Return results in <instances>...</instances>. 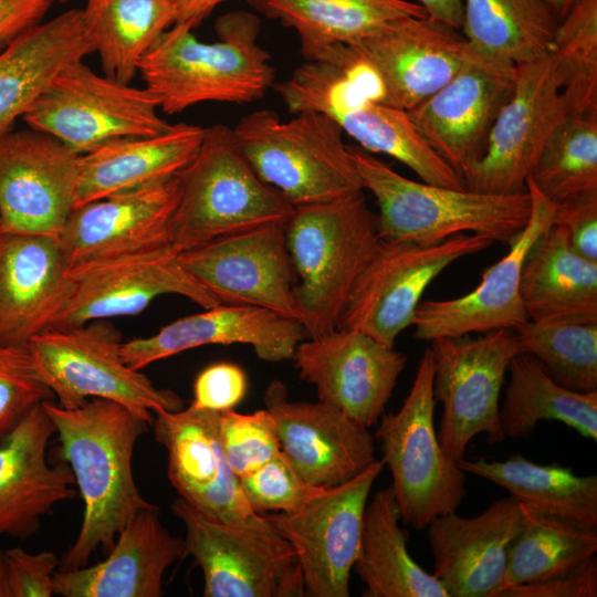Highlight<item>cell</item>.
Segmentation results:
<instances>
[{
	"label": "cell",
	"mask_w": 597,
	"mask_h": 597,
	"mask_svg": "<svg viewBox=\"0 0 597 597\" xmlns=\"http://www.w3.org/2000/svg\"><path fill=\"white\" fill-rule=\"evenodd\" d=\"M42 406L54 423L84 504L78 535L60 567L71 570L86 566L98 549L108 553L137 513L157 506L142 495L133 474L134 448L149 423L101 398L72 409L52 400Z\"/></svg>",
	"instance_id": "1"
},
{
	"label": "cell",
	"mask_w": 597,
	"mask_h": 597,
	"mask_svg": "<svg viewBox=\"0 0 597 597\" xmlns=\"http://www.w3.org/2000/svg\"><path fill=\"white\" fill-rule=\"evenodd\" d=\"M190 23H175L142 57L145 87L168 115L205 102L245 104L264 96L275 71L258 43L260 19L232 11L214 24L217 41H199Z\"/></svg>",
	"instance_id": "2"
},
{
	"label": "cell",
	"mask_w": 597,
	"mask_h": 597,
	"mask_svg": "<svg viewBox=\"0 0 597 597\" xmlns=\"http://www.w3.org/2000/svg\"><path fill=\"white\" fill-rule=\"evenodd\" d=\"M296 275L297 320L307 337L338 327L352 289L379 241L364 190L293 207L284 226Z\"/></svg>",
	"instance_id": "3"
},
{
	"label": "cell",
	"mask_w": 597,
	"mask_h": 597,
	"mask_svg": "<svg viewBox=\"0 0 597 597\" xmlns=\"http://www.w3.org/2000/svg\"><path fill=\"white\" fill-rule=\"evenodd\" d=\"M348 150L363 189L376 199L383 240L436 244L469 232L509 243L530 219L527 190L502 195L418 182L359 146Z\"/></svg>",
	"instance_id": "4"
},
{
	"label": "cell",
	"mask_w": 597,
	"mask_h": 597,
	"mask_svg": "<svg viewBox=\"0 0 597 597\" xmlns=\"http://www.w3.org/2000/svg\"><path fill=\"white\" fill-rule=\"evenodd\" d=\"M178 200L169 224L176 252L271 222H286L293 206L264 182L238 148L232 128H205L198 151L177 174Z\"/></svg>",
	"instance_id": "5"
},
{
	"label": "cell",
	"mask_w": 597,
	"mask_h": 597,
	"mask_svg": "<svg viewBox=\"0 0 597 597\" xmlns=\"http://www.w3.org/2000/svg\"><path fill=\"white\" fill-rule=\"evenodd\" d=\"M232 134L256 175L293 207L364 190L343 130L322 113L305 111L282 121L274 111L258 109Z\"/></svg>",
	"instance_id": "6"
},
{
	"label": "cell",
	"mask_w": 597,
	"mask_h": 597,
	"mask_svg": "<svg viewBox=\"0 0 597 597\" xmlns=\"http://www.w3.org/2000/svg\"><path fill=\"white\" fill-rule=\"evenodd\" d=\"M274 88L291 113L314 111L328 116L362 149L397 159L423 182L467 189L461 176L422 137L407 111L377 101L342 69L306 61Z\"/></svg>",
	"instance_id": "7"
},
{
	"label": "cell",
	"mask_w": 597,
	"mask_h": 597,
	"mask_svg": "<svg viewBox=\"0 0 597 597\" xmlns=\"http://www.w3.org/2000/svg\"><path fill=\"white\" fill-rule=\"evenodd\" d=\"M122 336L105 320L51 327L28 348L57 405L72 409L92 398L115 401L153 423V412L182 409V400L161 389L122 357Z\"/></svg>",
	"instance_id": "8"
},
{
	"label": "cell",
	"mask_w": 597,
	"mask_h": 597,
	"mask_svg": "<svg viewBox=\"0 0 597 597\" xmlns=\"http://www.w3.org/2000/svg\"><path fill=\"white\" fill-rule=\"evenodd\" d=\"M432 377L428 346L400 409L383 415L375 433L391 472L401 522L417 531L457 512L467 495L464 472L442 448L434 428Z\"/></svg>",
	"instance_id": "9"
},
{
	"label": "cell",
	"mask_w": 597,
	"mask_h": 597,
	"mask_svg": "<svg viewBox=\"0 0 597 597\" xmlns=\"http://www.w3.org/2000/svg\"><path fill=\"white\" fill-rule=\"evenodd\" d=\"M171 510L186 527V555L202 570L205 597L304 596L297 555L264 515L224 523L180 496Z\"/></svg>",
	"instance_id": "10"
},
{
	"label": "cell",
	"mask_w": 597,
	"mask_h": 597,
	"mask_svg": "<svg viewBox=\"0 0 597 597\" xmlns=\"http://www.w3.org/2000/svg\"><path fill=\"white\" fill-rule=\"evenodd\" d=\"M158 109L147 87L101 76L82 60L61 71L22 119L84 155L119 138L166 132L171 124Z\"/></svg>",
	"instance_id": "11"
},
{
	"label": "cell",
	"mask_w": 597,
	"mask_h": 597,
	"mask_svg": "<svg viewBox=\"0 0 597 597\" xmlns=\"http://www.w3.org/2000/svg\"><path fill=\"white\" fill-rule=\"evenodd\" d=\"M430 343L433 397L443 408L437 431L442 448L458 461L475 436L485 434L490 444L503 442L500 395L509 364L521 352L514 329Z\"/></svg>",
	"instance_id": "12"
},
{
	"label": "cell",
	"mask_w": 597,
	"mask_h": 597,
	"mask_svg": "<svg viewBox=\"0 0 597 597\" xmlns=\"http://www.w3.org/2000/svg\"><path fill=\"white\" fill-rule=\"evenodd\" d=\"M492 243L473 233L436 244L380 239L352 289L338 327L360 331L394 347L400 333L412 325L428 285L454 261Z\"/></svg>",
	"instance_id": "13"
},
{
	"label": "cell",
	"mask_w": 597,
	"mask_h": 597,
	"mask_svg": "<svg viewBox=\"0 0 597 597\" xmlns=\"http://www.w3.org/2000/svg\"><path fill=\"white\" fill-rule=\"evenodd\" d=\"M346 48L374 98L405 111L446 85L474 52L460 30L428 15L396 19Z\"/></svg>",
	"instance_id": "14"
},
{
	"label": "cell",
	"mask_w": 597,
	"mask_h": 597,
	"mask_svg": "<svg viewBox=\"0 0 597 597\" xmlns=\"http://www.w3.org/2000/svg\"><path fill=\"white\" fill-rule=\"evenodd\" d=\"M384 467L383 460H374L349 481L325 489L294 512L263 514L294 548L304 596H349L364 512Z\"/></svg>",
	"instance_id": "15"
},
{
	"label": "cell",
	"mask_w": 597,
	"mask_h": 597,
	"mask_svg": "<svg viewBox=\"0 0 597 597\" xmlns=\"http://www.w3.org/2000/svg\"><path fill=\"white\" fill-rule=\"evenodd\" d=\"M80 158L43 132L0 134L1 232L57 239L74 208Z\"/></svg>",
	"instance_id": "16"
},
{
	"label": "cell",
	"mask_w": 597,
	"mask_h": 597,
	"mask_svg": "<svg viewBox=\"0 0 597 597\" xmlns=\"http://www.w3.org/2000/svg\"><path fill=\"white\" fill-rule=\"evenodd\" d=\"M566 114L549 54L516 65L513 91L491 128L482 158L463 179L465 187L502 195L526 191L531 169Z\"/></svg>",
	"instance_id": "17"
},
{
	"label": "cell",
	"mask_w": 597,
	"mask_h": 597,
	"mask_svg": "<svg viewBox=\"0 0 597 597\" xmlns=\"http://www.w3.org/2000/svg\"><path fill=\"white\" fill-rule=\"evenodd\" d=\"M285 222H271L178 253L189 274L221 304L249 305L297 320L296 275Z\"/></svg>",
	"instance_id": "18"
},
{
	"label": "cell",
	"mask_w": 597,
	"mask_h": 597,
	"mask_svg": "<svg viewBox=\"0 0 597 597\" xmlns=\"http://www.w3.org/2000/svg\"><path fill=\"white\" fill-rule=\"evenodd\" d=\"M515 70L474 49L446 85L407 111L431 148L462 179L485 151L491 128L513 91Z\"/></svg>",
	"instance_id": "19"
},
{
	"label": "cell",
	"mask_w": 597,
	"mask_h": 597,
	"mask_svg": "<svg viewBox=\"0 0 597 597\" xmlns=\"http://www.w3.org/2000/svg\"><path fill=\"white\" fill-rule=\"evenodd\" d=\"M67 275L72 294L52 327L135 315L165 294L203 310L221 304L189 274L171 245L77 265Z\"/></svg>",
	"instance_id": "20"
},
{
	"label": "cell",
	"mask_w": 597,
	"mask_h": 597,
	"mask_svg": "<svg viewBox=\"0 0 597 597\" xmlns=\"http://www.w3.org/2000/svg\"><path fill=\"white\" fill-rule=\"evenodd\" d=\"M291 360L320 401L369 428L384 415L407 357L360 331L337 327L301 341Z\"/></svg>",
	"instance_id": "21"
},
{
	"label": "cell",
	"mask_w": 597,
	"mask_h": 597,
	"mask_svg": "<svg viewBox=\"0 0 597 597\" xmlns=\"http://www.w3.org/2000/svg\"><path fill=\"white\" fill-rule=\"evenodd\" d=\"M263 401L272 417L282 454L308 484L341 485L375 458L368 428L323 401H291L279 379L265 389Z\"/></svg>",
	"instance_id": "22"
},
{
	"label": "cell",
	"mask_w": 597,
	"mask_h": 597,
	"mask_svg": "<svg viewBox=\"0 0 597 597\" xmlns=\"http://www.w3.org/2000/svg\"><path fill=\"white\" fill-rule=\"evenodd\" d=\"M532 200L525 227L507 243V253L482 275L471 292L455 298L420 302L413 317V336L421 341L516 328L528 317L520 280L524 259L535 240L553 223L554 205L526 179Z\"/></svg>",
	"instance_id": "23"
},
{
	"label": "cell",
	"mask_w": 597,
	"mask_h": 597,
	"mask_svg": "<svg viewBox=\"0 0 597 597\" xmlns=\"http://www.w3.org/2000/svg\"><path fill=\"white\" fill-rule=\"evenodd\" d=\"M220 412L190 404L157 411L154 437L167 451V475L179 496L206 515L230 524L258 520L229 467L219 434Z\"/></svg>",
	"instance_id": "24"
},
{
	"label": "cell",
	"mask_w": 597,
	"mask_h": 597,
	"mask_svg": "<svg viewBox=\"0 0 597 597\" xmlns=\"http://www.w3.org/2000/svg\"><path fill=\"white\" fill-rule=\"evenodd\" d=\"M178 180L125 191L73 208L57 237L67 270L170 245Z\"/></svg>",
	"instance_id": "25"
},
{
	"label": "cell",
	"mask_w": 597,
	"mask_h": 597,
	"mask_svg": "<svg viewBox=\"0 0 597 597\" xmlns=\"http://www.w3.org/2000/svg\"><path fill=\"white\" fill-rule=\"evenodd\" d=\"M522 525L520 503L510 495L474 517L454 512L433 519L427 526L432 575L449 597H495Z\"/></svg>",
	"instance_id": "26"
},
{
	"label": "cell",
	"mask_w": 597,
	"mask_h": 597,
	"mask_svg": "<svg viewBox=\"0 0 597 597\" xmlns=\"http://www.w3.org/2000/svg\"><path fill=\"white\" fill-rule=\"evenodd\" d=\"M306 337L293 318L255 306L220 304L178 318L149 337L123 342L121 353L136 370L206 345H249L261 360L279 363L292 359Z\"/></svg>",
	"instance_id": "27"
},
{
	"label": "cell",
	"mask_w": 597,
	"mask_h": 597,
	"mask_svg": "<svg viewBox=\"0 0 597 597\" xmlns=\"http://www.w3.org/2000/svg\"><path fill=\"white\" fill-rule=\"evenodd\" d=\"M73 290L56 238L0 232V344L28 346L51 328Z\"/></svg>",
	"instance_id": "28"
},
{
	"label": "cell",
	"mask_w": 597,
	"mask_h": 597,
	"mask_svg": "<svg viewBox=\"0 0 597 597\" xmlns=\"http://www.w3.org/2000/svg\"><path fill=\"white\" fill-rule=\"evenodd\" d=\"M54 433V423L40 404L0 440V535L29 537L43 516L75 496L72 471L48 462Z\"/></svg>",
	"instance_id": "29"
},
{
	"label": "cell",
	"mask_w": 597,
	"mask_h": 597,
	"mask_svg": "<svg viewBox=\"0 0 597 597\" xmlns=\"http://www.w3.org/2000/svg\"><path fill=\"white\" fill-rule=\"evenodd\" d=\"M184 556L185 541L172 536L163 525L158 506L145 509L117 535L104 561L56 572L54 594L63 597H159L165 573Z\"/></svg>",
	"instance_id": "30"
},
{
	"label": "cell",
	"mask_w": 597,
	"mask_h": 597,
	"mask_svg": "<svg viewBox=\"0 0 597 597\" xmlns=\"http://www.w3.org/2000/svg\"><path fill=\"white\" fill-rule=\"evenodd\" d=\"M92 52L83 9L40 22L0 50V134L11 130L61 71Z\"/></svg>",
	"instance_id": "31"
},
{
	"label": "cell",
	"mask_w": 597,
	"mask_h": 597,
	"mask_svg": "<svg viewBox=\"0 0 597 597\" xmlns=\"http://www.w3.org/2000/svg\"><path fill=\"white\" fill-rule=\"evenodd\" d=\"M203 135L205 127L178 123L159 135L119 138L81 155L74 208L177 176Z\"/></svg>",
	"instance_id": "32"
},
{
	"label": "cell",
	"mask_w": 597,
	"mask_h": 597,
	"mask_svg": "<svg viewBox=\"0 0 597 597\" xmlns=\"http://www.w3.org/2000/svg\"><path fill=\"white\" fill-rule=\"evenodd\" d=\"M520 294L530 321L597 323V262L575 252L552 223L524 259Z\"/></svg>",
	"instance_id": "33"
},
{
	"label": "cell",
	"mask_w": 597,
	"mask_h": 597,
	"mask_svg": "<svg viewBox=\"0 0 597 597\" xmlns=\"http://www.w3.org/2000/svg\"><path fill=\"white\" fill-rule=\"evenodd\" d=\"M258 11L298 35L306 61H323L385 24L408 15L426 17L406 0H249Z\"/></svg>",
	"instance_id": "34"
},
{
	"label": "cell",
	"mask_w": 597,
	"mask_h": 597,
	"mask_svg": "<svg viewBox=\"0 0 597 597\" xmlns=\"http://www.w3.org/2000/svg\"><path fill=\"white\" fill-rule=\"evenodd\" d=\"M390 486L367 503L353 570L365 584V597H449L443 585L410 556L408 531L401 528Z\"/></svg>",
	"instance_id": "35"
},
{
	"label": "cell",
	"mask_w": 597,
	"mask_h": 597,
	"mask_svg": "<svg viewBox=\"0 0 597 597\" xmlns=\"http://www.w3.org/2000/svg\"><path fill=\"white\" fill-rule=\"evenodd\" d=\"M507 373L500 406L505 438H530L540 421L557 420L597 441V391H576L559 385L538 359L523 352L511 359Z\"/></svg>",
	"instance_id": "36"
},
{
	"label": "cell",
	"mask_w": 597,
	"mask_h": 597,
	"mask_svg": "<svg viewBox=\"0 0 597 597\" xmlns=\"http://www.w3.org/2000/svg\"><path fill=\"white\" fill-rule=\"evenodd\" d=\"M457 464L463 472L506 490L519 503L597 527L596 475H577L570 468L557 463L537 464L519 454L501 461L462 458Z\"/></svg>",
	"instance_id": "37"
},
{
	"label": "cell",
	"mask_w": 597,
	"mask_h": 597,
	"mask_svg": "<svg viewBox=\"0 0 597 597\" xmlns=\"http://www.w3.org/2000/svg\"><path fill=\"white\" fill-rule=\"evenodd\" d=\"M83 11L104 75L123 83L177 19L174 0H86Z\"/></svg>",
	"instance_id": "38"
},
{
	"label": "cell",
	"mask_w": 597,
	"mask_h": 597,
	"mask_svg": "<svg viewBox=\"0 0 597 597\" xmlns=\"http://www.w3.org/2000/svg\"><path fill=\"white\" fill-rule=\"evenodd\" d=\"M462 34L482 54L521 65L549 53L558 20L546 0H462Z\"/></svg>",
	"instance_id": "39"
},
{
	"label": "cell",
	"mask_w": 597,
	"mask_h": 597,
	"mask_svg": "<svg viewBox=\"0 0 597 597\" xmlns=\"http://www.w3.org/2000/svg\"><path fill=\"white\" fill-rule=\"evenodd\" d=\"M520 506L523 525L510 548L499 593L574 569L596 556L597 527Z\"/></svg>",
	"instance_id": "40"
},
{
	"label": "cell",
	"mask_w": 597,
	"mask_h": 597,
	"mask_svg": "<svg viewBox=\"0 0 597 597\" xmlns=\"http://www.w3.org/2000/svg\"><path fill=\"white\" fill-rule=\"evenodd\" d=\"M527 179L553 205L597 192V116L567 113Z\"/></svg>",
	"instance_id": "41"
},
{
	"label": "cell",
	"mask_w": 597,
	"mask_h": 597,
	"mask_svg": "<svg viewBox=\"0 0 597 597\" xmlns=\"http://www.w3.org/2000/svg\"><path fill=\"white\" fill-rule=\"evenodd\" d=\"M548 54L567 113L597 116V0H579L557 22Z\"/></svg>",
	"instance_id": "42"
},
{
	"label": "cell",
	"mask_w": 597,
	"mask_h": 597,
	"mask_svg": "<svg viewBox=\"0 0 597 597\" xmlns=\"http://www.w3.org/2000/svg\"><path fill=\"white\" fill-rule=\"evenodd\" d=\"M514 332L521 352L538 359L559 385L597 391V323L527 320Z\"/></svg>",
	"instance_id": "43"
},
{
	"label": "cell",
	"mask_w": 597,
	"mask_h": 597,
	"mask_svg": "<svg viewBox=\"0 0 597 597\" xmlns=\"http://www.w3.org/2000/svg\"><path fill=\"white\" fill-rule=\"evenodd\" d=\"M219 434L226 460L238 478L281 452L272 417L265 408L252 413L234 409L220 412Z\"/></svg>",
	"instance_id": "44"
},
{
	"label": "cell",
	"mask_w": 597,
	"mask_h": 597,
	"mask_svg": "<svg viewBox=\"0 0 597 597\" xmlns=\"http://www.w3.org/2000/svg\"><path fill=\"white\" fill-rule=\"evenodd\" d=\"M52 398L28 346L0 344V440L33 407Z\"/></svg>",
	"instance_id": "45"
},
{
	"label": "cell",
	"mask_w": 597,
	"mask_h": 597,
	"mask_svg": "<svg viewBox=\"0 0 597 597\" xmlns=\"http://www.w3.org/2000/svg\"><path fill=\"white\" fill-rule=\"evenodd\" d=\"M239 482L249 506L262 515L294 512L325 490L305 482L282 452Z\"/></svg>",
	"instance_id": "46"
},
{
	"label": "cell",
	"mask_w": 597,
	"mask_h": 597,
	"mask_svg": "<svg viewBox=\"0 0 597 597\" xmlns=\"http://www.w3.org/2000/svg\"><path fill=\"white\" fill-rule=\"evenodd\" d=\"M59 565L52 552L21 547L0 552V597H51Z\"/></svg>",
	"instance_id": "47"
},
{
	"label": "cell",
	"mask_w": 597,
	"mask_h": 597,
	"mask_svg": "<svg viewBox=\"0 0 597 597\" xmlns=\"http://www.w3.org/2000/svg\"><path fill=\"white\" fill-rule=\"evenodd\" d=\"M248 379L243 369L228 362L202 369L193 383L192 406L222 412L234 409L244 398Z\"/></svg>",
	"instance_id": "48"
},
{
	"label": "cell",
	"mask_w": 597,
	"mask_h": 597,
	"mask_svg": "<svg viewBox=\"0 0 597 597\" xmlns=\"http://www.w3.org/2000/svg\"><path fill=\"white\" fill-rule=\"evenodd\" d=\"M553 224L565 231L575 252L597 262V192L556 205Z\"/></svg>",
	"instance_id": "49"
},
{
	"label": "cell",
	"mask_w": 597,
	"mask_h": 597,
	"mask_svg": "<svg viewBox=\"0 0 597 597\" xmlns=\"http://www.w3.org/2000/svg\"><path fill=\"white\" fill-rule=\"evenodd\" d=\"M597 558L545 579L512 586L496 597H596Z\"/></svg>",
	"instance_id": "50"
},
{
	"label": "cell",
	"mask_w": 597,
	"mask_h": 597,
	"mask_svg": "<svg viewBox=\"0 0 597 597\" xmlns=\"http://www.w3.org/2000/svg\"><path fill=\"white\" fill-rule=\"evenodd\" d=\"M54 0H0V50L42 22Z\"/></svg>",
	"instance_id": "51"
},
{
	"label": "cell",
	"mask_w": 597,
	"mask_h": 597,
	"mask_svg": "<svg viewBox=\"0 0 597 597\" xmlns=\"http://www.w3.org/2000/svg\"><path fill=\"white\" fill-rule=\"evenodd\" d=\"M428 17L461 29L463 18L462 0H417Z\"/></svg>",
	"instance_id": "52"
},
{
	"label": "cell",
	"mask_w": 597,
	"mask_h": 597,
	"mask_svg": "<svg viewBox=\"0 0 597 597\" xmlns=\"http://www.w3.org/2000/svg\"><path fill=\"white\" fill-rule=\"evenodd\" d=\"M224 0H174L176 23H190L193 28L206 19Z\"/></svg>",
	"instance_id": "53"
},
{
	"label": "cell",
	"mask_w": 597,
	"mask_h": 597,
	"mask_svg": "<svg viewBox=\"0 0 597 597\" xmlns=\"http://www.w3.org/2000/svg\"><path fill=\"white\" fill-rule=\"evenodd\" d=\"M579 0H546L555 18L559 21Z\"/></svg>",
	"instance_id": "54"
},
{
	"label": "cell",
	"mask_w": 597,
	"mask_h": 597,
	"mask_svg": "<svg viewBox=\"0 0 597 597\" xmlns=\"http://www.w3.org/2000/svg\"><path fill=\"white\" fill-rule=\"evenodd\" d=\"M0 232H1V227H0Z\"/></svg>",
	"instance_id": "55"
}]
</instances>
